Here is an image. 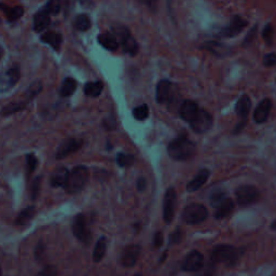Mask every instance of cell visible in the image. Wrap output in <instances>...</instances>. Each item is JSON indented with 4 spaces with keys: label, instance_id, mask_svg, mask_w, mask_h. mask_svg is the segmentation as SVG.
<instances>
[{
    "label": "cell",
    "instance_id": "obj_1",
    "mask_svg": "<svg viewBox=\"0 0 276 276\" xmlns=\"http://www.w3.org/2000/svg\"><path fill=\"white\" fill-rule=\"evenodd\" d=\"M168 152L175 161H187L193 157L195 145L186 134H181L169 144Z\"/></svg>",
    "mask_w": 276,
    "mask_h": 276
},
{
    "label": "cell",
    "instance_id": "obj_2",
    "mask_svg": "<svg viewBox=\"0 0 276 276\" xmlns=\"http://www.w3.org/2000/svg\"><path fill=\"white\" fill-rule=\"evenodd\" d=\"M90 176V171L86 166L79 165L72 169L67 176L64 189L69 194H76L85 188Z\"/></svg>",
    "mask_w": 276,
    "mask_h": 276
},
{
    "label": "cell",
    "instance_id": "obj_3",
    "mask_svg": "<svg viewBox=\"0 0 276 276\" xmlns=\"http://www.w3.org/2000/svg\"><path fill=\"white\" fill-rule=\"evenodd\" d=\"M212 260L213 263L220 262L229 267H233L238 260V251L232 245H216L212 251Z\"/></svg>",
    "mask_w": 276,
    "mask_h": 276
},
{
    "label": "cell",
    "instance_id": "obj_4",
    "mask_svg": "<svg viewBox=\"0 0 276 276\" xmlns=\"http://www.w3.org/2000/svg\"><path fill=\"white\" fill-rule=\"evenodd\" d=\"M207 217V208L204 205L197 204V203H192V204L186 206L181 215L182 220L188 225H197V223L206 220Z\"/></svg>",
    "mask_w": 276,
    "mask_h": 276
},
{
    "label": "cell",
    "instance_id": "obj_5",
    "mask_svg": "<svg viewBox=\"0 0 276 276\" xmlns=\"http://www.w3.org/2000/svg\"><path fill=\"white\" fill-rule=\"evenodd\" d=\"M113 35L116 36L117 40H120V43H121L123 51L126 53H128L131 55H135L138 52V43L137 41L135 40V38L132 36V34L129 33V30L127 27H123V26H119V27L113 28Z\"/></svg>",
    "mask_w": 276,
    "mask_h": 276
},
{
    "label": "cell",
    "instance_id": "obj_6",
    "mask_svg": "<svg viewBox=\"0 0 276 276\" xmlns=\"http://www.w3.org/2000/svg\"><path fill=\"white\" fill-rule=\"evenodd\" d=\"M237 204L239 206L253 205L260 199V192L254 186H241L235 191Z\"/></svg>",
    "mask_w": 276,
    "mask_h": 276
},
{
    "label": "cell",
    "instance_id": "obj_7",
    "mask_svg": "<svg viewBox=\"0 0 276 276\" xmlns=\"http://www.w3.org/2000/svg\"><path fill=\"white\" fill-rule=\"evenodd\" d=\"M72 233L77 237L78 241H80L83 244H90L92 235L91 231L87 227L86 217L83 213H79L74 218L72 221Z\"/></svg>",
    "mask_w": 276,
    "mask_h": 276
},
{
    "label": "cell",
    "instance_id": "obj_8",
    "mask_svg": "<svg viewBox=\"0 0 276 276\" xmlns=\"http://www.w3.org/2000/svg\"><path fill=\"white\" fill-rule=\"evenodd\" d=\"M21 71L18 65L9 67L0 74V93H6L17 85L20 80Z\"/></svg>",
    "mask_w": 276,
    "mask_h": 276
},
{
    "label": "cell",
    "instance_id": "obj_9",
    "mask_svg": "<svg viewBox=\"0 0 276 276\" xmlns=\"http://www.w3.org/2000/svg\"><path fill=\"white\" fill-rule=\"evenodd\" d=\"M247 21H245L238 15L233 17L229 23L228 26H226L225 28H222L219 32V37L221 38H232L235 37L239 33L243 32V29L247 26Z\"/></svg>",
    "mask_w": 276,
    "mask_h": 276
},
{
    "label": "cell",
    "instance_id": "obj_10",
    "mask_svg": "<svg viewBox=\"0 0 276 276\" xmlns=\"http://www.w3.org/2000/svg\"><path fill=\"white\" fill-rule=\"evenodd\" d=\"M83 145L82 139L78 138H67L60 145L59 149L56 151L55 158L57 160H63L68 157V155L79 151Z\"/></svg>",
    "mask_w": 276,
    "mask_h": 276
},
{
    "label": "cell",
    "instance_id": "obj_11",
    "mask_svg": "<svg viewBox=\"0 0 276 276\" xmlns=\"http://www.w3.org/2000/svg\"><path fill=\"white\" fill-rule=\"evenodd\" d=\"M191 128L195 133L203 134L207 132L212 126V117L211 113H208L206 110H201L196 114V117L189 123Z\"/></svg>",
    "mask_w": 276,
    "mask_h": 276
},
{
    "label": "cell",
    "instance_id": "obj_12",
    "mask_svg": "<svg viewBox=\"0 0 276 276\" xmlns=\"http://www.w3.org/2000/svg\"><path fill=\"white\" fill-rule=\"evenodd\" d=\"M175 85L169 80H161L155 90V97L159 104H169L174 98Z\"/></svg>",
    "mask_w": 276,
    "mask_h": 276
},
{
    "label": "cell",
    "instance_id": "obj_13",
    "mask_svg": "<svg viewBox=\"0 0 276 276\" xmlns=\"http://www.w3.org/2000/svg\"><path fill=\"white\" fill-rule=\"evenodd\" d=\"M203 267H204V257L197 251H192L187 255L181 265L182 270L186 272H199Z\"/></svg>",
    "mask_w": 276,
    "mask_h": 276
},
{
    "label": "cell",
    "instance_id": "obj_14",
    "mask_svg": "<svg viewBox=\"0 0 276 276\" xmlns=\"http://www.w3.org/2000/svg\"><path fill=\"white\" fill-rule=\"evenodd\" d=\"M176 206V191L174 188H170L166 191L163 201V218L166 223H171L175 215Z\"/></svg>",
    "mask_w": 276,
    "mask_h": 276
},
{
    "label": "cell",
    "instance_id": "obj_15",
    "mask_svg": "<svg viewBox=\"0 0 276 276\" xmlns=\"http://www.w3.org/2000/svg\"><path fill=\"white\" fill-rule=\"evenodd\" d=\"M201 108L197 106V104L193 101H185L181 104L179 108V116L184 121L190 123L193 120L196 114L199 113Z\"/></svg>",
    "mask_w": 276,
    "mask_h": 276
},
{
    "label": "cell",
    "instance_id": "obj_16",
    "mask_svg": "<svg viewBox=\"0 0 276 276\" xmlns=\"http://www.w3.org/2000/svg\"><path fill=\"white\" fill-rule=\"evenodd\" d=\"M140 254V247L138 245H129L124 249L121 255V262L124 267L131 268L134 267L137 262V259Z\"/></svg>",
    "mask_w": 276,
    "mask_h": 276
},
{
    "label": "cell",
    "instance_id": "obj_17",
    "mask_svg": "<svg viewBox=\"0 0 276 276\" xmlns=\"http://www.w3.org/2000/svg\"><path fill=\"white\" fill-rule=\"evenodd\" d=\"M271 108H272V102H271L269 98H264L263 101L260 102L259 105L257 106L256 109H255V112H254L255 122L258 124H261L267 121L270 116Z\"/></svg>",
    "mask_w": 276,
    "mask_h": 276
},
{
    "label": "cell",
    "instance_id": "obj_18",
    "mask_svg": "<svg viewBox=\"0 0 276 276\" xmlns=\"http://www.w3.org/2000/svg\"><path fill=\"white\" fill-rule=\"evenodd\" d=\"M210 175H211V171L208 170L206 169L201 170L199 173L193 177V179L188 182V185H187V191L194 192V191L201 189L202 186H204L206 184V181L208 180V178H210Z\"/></svg>",
    "mask_w": 276,
    "mask_h": 276
},
{
    "label": "cell",
    "instance_id": "obj_19",
    "mask_svg": "<svg viewBox=\"0 0 276 276\" xmlns=\"http://www.w3.org/2000/svg\"><path fill=\"white\" fill-rule=\"evenodd\" d=\"M252 109V101L247 95H243L238 98V101L235 105V112L237 117L242 120V121L246 122V119L249 111Z\"/></svg>",
    "mask_w": 276,
    "mask_h": 276
},
{
    "label": "cell",
    "instance_id": "obj_20",
    "mask_svg": "<svg viewBox=\"0 0 276 276\" xmlns=\"http://www.w3.org/2000/svg\"><path fill=\"white\" fill-rule=\"evenodd\" d=\"M50 14L42 8L34 17V30L37 33L42 32L50 25Z\"/></svg>",
    "mask_w": 276,
    "mask_h": 276
},
{
    "label": "cell",
    "instance_id": "obj_21",
    "mask_svg": "<svg viewBox=\"0 0 276 276\" xmlns=\"http://www.w3.org/2000/svg\"><path fill=\"white\" fill-rule=\"evenodd\" d=\"M234 207H235L234 202L231 199L226 197L221 203H219V205L215 207V218L216 219H223V218L228 217L229 215H231L232 212L234 211Z\"/></svg>",
    "mask_w": 276,
    "mask_h": 276
},
{
    "label": "cell",
    "instance_id": "obj_22",
    "mask_svg": "<svg viewBox=\"0 0 276 276\" xmlns=\"http://www.w3.org/2000/svg\"><path fill=\"white\" fill-rule=\"evenodd\" d=\"M68 170L64 166H61V168H57L53 173L51 175V185L54 188H59V187H63L66 184L67 176H68Z\"/></svg>",
    "mask_w": 276,
    "mask_h": 276
},
{
    "label": "cell",
    "instance_id": "obj_23",
    "mask_svg": "<svg viewBox=\"0 0 276 276\" xmlns=\"http://www.w3.org/2000/svg\"><path fill=\"white\" fill-rule=\"evenodd\" d=\"M41 40L52 46L55 51H60L62 42H63V36L55 32H46L41 36Z\"/></svg>",
    "mask_w": 276,
    "mask_h": 276
},
{
    "label": "cell",
    "instance_id": "obj_24",
    "mask_svg": "<svg viewBox=\"0 0 276 276\" xmlns=\"http://www.w3.org/2000/svg\"><path fill=\"white\" fill-rule=\"evenodd\" d=\"M97 40L102 46H104V48L109 51H117L119 48V42L116 38V36L113 34H109V33L101 34L98 36Z\"/></svg>",
    "mask_w": 276,
    "mask_h": 276
},
{
    "label": "cell",
    "instance_id": "obj_25",
    "mask_svg": "<svg viewBox=\"0 0 276 276\" xmlns=\"http://www.w3.org/2000/svg\"><path fill=\"white\" fill-rule=\"evenodd\" d=\"M106 249H107V239L105 236H102L97 241L94 252H93V261L96 263L102 261L103 258L105 257Z\"/></svg>",
    "mask_w": 276,
    "mask_h": 276
},
{
    "label": "cell",
    "instance_id": "obj_26",
    "mask_svg": "<svg viewBox=\"0 0 276 276\" xmlns=\"http://www.w3.org/2000/svg\"><path fill=\"white\" fill-rule=\"evenodd\" d=\"M36 213V208L34 206H28L24 208V210L19 213V216L15 219V223L18 226H25L26 223H28L32 218L35 216Z\"/></svg>",
    "mask_w": 276,
    "mask_h": 276
},
{
    "label": "cell",
    "instance_id": "obj_27",
    "mask_svg": "<svg viewBox=\"0 0 276 276\" xmlns=\"http://www.w3.org/2000/svg\"><path fill=\"white\" fill-rule=\"evenodd\" d=\"M104 85L101 81L87 82L85 85V94L88 97H98L103 92Z\"/></svg>",
    "mask_w": 276,
    "mask_h": 276
},
{
    "label": "cell",
    "instance_id": "obj_28",
    "mask_svg": "<svg viewBox=\"0 0 276 276\" xmlns=\"http://www.w3.org/2000/svg\"><path fill=\"white\" fill-rule=\"evenodd\" d=\"M77 88V81L72 78H66V79L62 83L61 87V95L63 97H69L74 94Z\"/></svg>",
    "mask_w": 276,
    "mask_h": 276
},
{
    "label": "cell",
    "instance_id": "obj_29",
    "mask_svg": "<svg viewBox=\"0 0 276 276\" xmlns=\"http://www.w3.org/2000/svg\"><path fill=\"white\" fill-rule=\"evenodd\" d=\"M0 8H2L3 12L6 13L9 21H15L22 17L24 13V10L22 7H15V8H9L4 4H0Z\"/></svg>",
    "mask_w": 276,
    "mask_h": 276
},
{
    "label": "cell",
    "instance_id": "obj_30",
    "mask_svg": "<svg viewBox=\"0 0 276 276\" xmlns=\"http://www.w3.org/2000/svg\"><path fill=\"white\" fill-rule=\"evenodd\" d=\"M75 27L80 32H86L91 28V20L85 14L78 15L75 20Z\"/></svg>",
    "mask_w": 276,
    "mask_h": 276
},
{
    "label": "cell",
    "instance_id": "obj_31",
    "mask_svg": "<svg viewBox=\"0 0 276 276\" xmlns=\"http://www.w3.org/2000/svg\"><path fill=\"white\" fill-rule=\"evenodd\" d=\"M26 106H27V103H26V102H19V103L9 104L8 106H6L2 109V114H3V116H9V114H12V113L23 110V109L26 108Z\"/></svg>",
    "mask_w": 276,
    "mask_h": 276
},
{
    "label": "cell",
    "instance_id": "obj_32",
    "mask_svg": "<svg viewBox=\"0 0 276 276\" xmlns=\"http://www.w3.org/2000/svg\"><path fill=\"white\" fill-rule=\"evenodd\" d=\"M38 166V159L34 153H28L26 155V171L29 177L36 170Z\"/></svg>",
    "mask_w": 276,
    "mask_h": 276
},
{
    "label": "cell",
    "instance_id": "obj_33",
    "mask_svg": "<svg viewBox=\"0 0 276 276\" xmlns=\"http://www.w3.org/2000/svg\"><path fill=\"white\" fill-rule=\"evenodd\" d=\"M149 116V108L147 105H140L133 109V117L138 121H144Z\"/></svg>",
    "mask_w": 276,
    "mask_h": 276
},
{
    "label": "cell",
    "instance_id": "obj_34",
    "mask_svg": "<svg viewBox=\"0 0 276 276\" xmlns=\"http://www.w3.org/2000/svg\"><path fill=\"white\" fill-rule=\"evenodd\" d=\"M135 162V157L132 154L127 153H119L117 155V163L121 168H128Z\"/></svg>",
    "mask_w": 276,
    "mask_h": 276
},
{
    "label": "cell",
    "instance_id": "obj_35",
    "mask_svg": "<svg viewBox=\"0 0 276 276\" xmlns=\"http://www.w3.org/2000/svg\"><path fill=\"white\" fill-rule=\"evenodd\" d=\"M61 8H62L61 0H49V1L46 2L45 7L43 9L50 15H56V14L60 13Z\"/></svg>",
    "mask_w": 276,
    "mask_h": 276
},
{
    "label": "cell",
    "instance_id": "obj_36",
    "mask_svg": "<svg viewBox=\"0 0 276 276\" xmlns=\"http://www.w3.org/2000/svg\"><path fill=\"white\" fill-rule=\"evenodd\" d=\"M226 199V193L225 192H222L221 190H217V191H213L212 195H211V204L216 207L217 205H219V203H221L223 200Z\"/></svg>",
    "mask_w": 276,
    "mask_h": 276
},
{
    "label": "cell",
    "instance_id": "obj_37",
    "mask_svg": "<svg viewBox=\"0 0 276 276\" xmlns=\"http://www.w3.org/2000/svg\"><path fill=\"white\" fill-rule=\"evenodd\" d=\"M37 276H57V268L55 265H46L40 271Z\"/></svg>",
    "mask_w": 276,
    "mask_h": 276
},
{
    "label": "cell",
    "instance_id": "obj_38",
    "mask_svg": "<svg viewBox=\"0 0 276 276\" xmlns=\"http://www.w3.org/2000/svg\"><path fill=\"white\" fill-rule=\"evenodd\" d=\"M262 37L268 44L272 42V40H273V26L272 25L269 24L265 26V28L263 29V33H262Z\"/></svg>",
    "mask_w": 276,
    "mask_h": 276
},
{
    "label": "cell",
    "instance_id": "obj_39",
    "mask_svg": "<svg viewBox=\"0 0 276 276\" xmlns=\"http://www.w3.org/2000/svg\"><path fill=\"white\" fill-rule=\"evenodd\" d=\"M41 176L36 177L35 180L33 181V186H32V199L36 200L37 196L39 194V190H40V185H41Z\"/></svg>",
    "mask_w": 276,
    "mask_h": 276
},
{
    "label": "cell",
    "instance_id": "obj_40",
    "mask_svg": "<svg viewBox=\"0 0 276 276\" xmlns=\"http://www.w3.org/2000/svg\"><path fill=\"white\" fill-rule=\"evenodd\" d=\"M41 90H42V85H41V83H40L39 81L33 83V85H30L29 90H28L29 98H33V97H35L37 94H39Z\"/></svg>",
    "mask_w": 276,
    "mask_h": 276
},
{
    "label": "cell",
    "instance_id": "obj_41",
    "mask_svg": "<svg viewBox=\"0 0 276 276\" xmlns=\"http://www.w3.org/2000/svg\"><path fill=\"white\" fill-rule=\"evenodd\" d=\"M263 64L265 67H273L276 65V54L270 53L263 57Z\"/></svg>",
    "mask_w": 276,
    "mask_h": 276
},
{
    "label": "cell",
    "instance_id": "obj_42",
    "mask_svg": "<svg viewBox=\"0 0 276 276\" xmlns=\"http://www.w3.org/2000/svg\"><path fill=\"white\" fill-rule=\"evenodd\" d=\"M181 238H182V232H181L180 229L178 228V229H177V230H175L174 233L170 234V244L173 245V244L179 243V242L181 241Z\"/></svg>",
    "mask_w": 276,
    "mask_h": 276
},
{
    "label": "cell",
    "instance_id": "obj_43",
    "mask_svg": "<svg viewBox=\"0 0 276 276\" xmlns=\"http://www.w3.org/2000/svg\"><path fill=\"white\" fill-rule=\"evenodd\" d=\"M164 242V237H163V233L162 232H157L154 234L153 237V245L155 248H159L163 245Z\"/></svg>",
    "mask_w": 276,
    "mask_h": 276
},
{
    "label": "cell",
    "instance_id": "obj_44",
    "mask_svg": "<svg viewBox=\"0 0 276 276\" xmlns=\"http://www.w3.org/2000/svg\"><path fill=\"white\" fill-rule=\"evenodd\" d=\"M43 252H44V245H42V243H39L37 245V247L35 249V257L37 260H40L41 257L43 256Z\"/></svg>",
    "mask_w": 276,
    "mask_h": 276
},
{
    "label": "cell",
    "instance_id": "obj_45",
    "mask_svg": "<svg viewBox=\"0 0 276 276\" xmlns=\"http://www.w3.org/2000/svg\"><path fill=\"white\" fill-rule=\"evenodd\" d=\"M137 189L138 191H144L146 189V186H147V181L144 178V177H139L137 179Z\"/></svg>",
    "mask_w": 276,
    "mask_h": 276
},
{
    "label": "cell",
    "instance_id": "obj_46",
    "mask_svg": "<svg viewBox=\"0 0 276 276\" xmlns=\"http://www.w3.org/2000/svg\"><path fill=\"white\" fill-rule=\"evenodd\" d=\"M212 270L207 269V270H205V272L202 273V275H200V276H212Z\"/></svg>",
    "mask_w": 276,
    "mask_h": 276
},
{
    "label": "cell",
    "instance_id": "obj_47",
    "mask_svg": "<svg viewBox=\"0 0 276 276\" xmlns=\"http://www.w3.org/2000/svg\"><path fill=\"white\" fill-rule=\"evenodd\" d=\"M166 254H168V252H165V253L163 254V257H162V258H161V259H160V262H162V261H163V260H164V259L166 258Z\"/></svg>",
    "mask_w": 276,
    "mask_h": 276
},
{
    "label": "cell",
    "instance_id": "obj_48",
    "mask_svg": "<svg viewBox=\"0 0 276 276\" xmlns=\"http://www.w3.org/2000/svg\"><path fill=\"white\" fill-rule=\"evenodd\" d=\"M271 228H272L273 230H276V220L272 223V225H271Z\"/></svg>",
    "mask_w": 276,
    "mask_h": 276
},
{
    "label": "cell",
    "instance_id": "obj_49",
    "mask_svg": "<svg viewBox=\"0 0 276 276\" xmlns=\"http://www.w3.org/2000/svg\"><path fill=\"white\" fill-rule=\"evenodd\" d=\"M2 54H3V51H2V48H1V46H0V59H1Z\"/></svg>",
    "mask_w": 276,
    "mask_h": 276
},
{
    "label": "cell",
    "instance_id": "obj_50",
    "mask_svg": "<svg viewBox=\"0 0 276 276\" xmlns=\"http://www.w3.org/2000/svg\"><path fill=\"white\" fill-rule=\"evenodd\" d=\"M0 276H1V268H0Z\"/></svg>",
    "mask_w": 276,
    "mask_h": 276
},
{
    "label": "cell",
    "instance_id": "obj_51",
    "mask_svg": "<svg viewBox=\"0 0 276 276\" xmlns=\"http://www.w3.org/2000/svg\"><path fill=\"white\" fill-rule=\"evenodd\" d=\"M0 23H1V22H0Z\"/></svg>",
    "mask_w": 276,
    "mask_h": 276
},
{
    "label": "cell",
    "instance_id": "obj_52",
    "mask_svg": "<svg viewBox=\"0 0 276 276\" xmlns=\"http://www.w3.org/2000/svg\"><path fill=\"white\" fill-rule=\"evenodd\" d=\"M137 276H138V275H137Z\"/></svg>",
    "mask_w": 276,
    "mask_h": 276
}]
</instances>
